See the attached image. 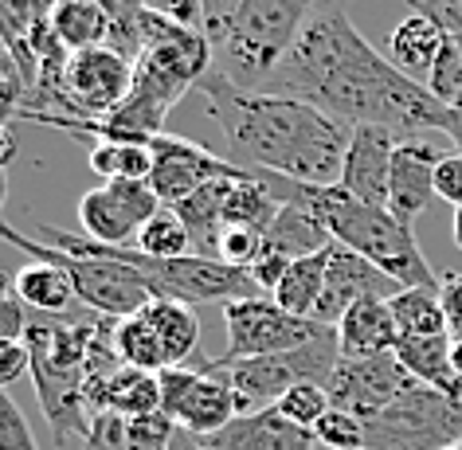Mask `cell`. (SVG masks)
I'll list each match as a JSON object with an SVG mask.
<instances>
[{
  "label": "cell",
  "mask_w": 462,
  "mask_h": 450,
  "mask_svg": "<svg viewBox=\"0 0 462 450\" xmlns=\"http://www.w3.org/2000/svg\"><path fill=\"white\" fill-rule=\"evenodd\" d=\"M349 0L326 5L310 16L302 36L267 78V95L302 98L345 125H384L403 137L443 133L447 106L423 83L388 63L349 20Z\"/></svg>",
  "instance_id": "6da1fadb"
},
{
  "label": "cell",
  "mask_w": 462,
  "mask_h": 450,
  "mask_svg": "<svg viewBox=\"0 0 462 450\" xmlns=\"http://www.w3.org/2000/svg\"><path fill=\"white\" fill-rule=\"evenodd\" d=\"M227 142V161L251 172H279L298 184H337L353 125L267 90H244L219 71H208L196 87Z\"/></svg>",
  "instance_id": "7a4b0ae2"
},
{
  "label": "cell",
  "mask_w": 462,
  "mask_h": 450,
  "mask_svg": "<svg viewBox=\"0 0 462 450\" xmlns=\"http://www.w3.org/2000/svg\"><path fill=\"white\" fill-rule=\"evenodd\" d=\"M259 177L279 204L310 207L329 227L333 243L365 255L392 282H400L403 290L408 286H439V274L431 271L420 243H415V232L403 227L388 207L353 200L341 184H298L291 177H279V172H259Z\"/></svg>",
  "instance_id": "3957f363"
},
{
  "label": "cell",
  "mask_w": 462,
  "mask_h": 450,
  "mask_svg": "<svg viewBox=\"0 0 462 450\" xmlns=\"http://www.w3.org/2000/svg\"><path fill=\"white\" fill-rule=\"evenodd\" d=\"M95 321H63L48 314L28 317V361L32 384H36L43 419H48L55 443L87 438V349Z\"/></svg>",
  "instance_id": "277c9868"
},
{
  "label": "cell",
  "mask_w": 462,
  "mask_h": 450,
  "mask_svg": "<svg viewBox=\"0 0 462 450\" xmlns=\"http://www.w3.org/2000/svg\"><path fill=\"white\" fill-rule=\"evenodd\" d=\"M337 0H244L212 43V71L244 90H263L310 16Z\"/></svg>",
  "instance_id": "5b68a950"
},
{
  "label": "cell",
  "mask_w": 462,
  "mask_h": 450,
  "mask_svg": "<svg viewBox=\"0 0 462 450\" xmlns=\"http://www.w3.org/2000/svg\"><path fill=\"white\" fill-rule=\"evenodd\" d=\"M204 368H212L219 380H227L231 391L239 399V415H255L271 411L294 384H321L329 388L333 372L341 364V344L337 329H326L318 341L302 344L291 353H274V356H251V361H200Z\"/></svg>",
  "instance_id": "8992f818"
},
{
  "label": "cell",
  "mask_w": 462,
  "mask_h": 450,
  "mask_svg": "<svg viewBox=\"0 0 462 450\" xmlns=\"http://www.w3.org/2000/svg\"><path fill=\"white\" fill-rule=\"evenodd\" d=\"M365 423V450H447L462 443V396L415 384Z\"/></svg>",
  "instance_id": "52a82bcc"
},
{
  "label": "cell",
  "mask_w": 462,
  "mask_h": 450,
  "mask_svg": "<svg viewBox=\"0 0 462 450\" xmlns=\"http://www.w3.org/2000/svg\"><path fill=\"white\" fill-rule=\"evenodd\" d=\"M224 309V326H227V353L224 361H251V356H274V353H291L302 344L318 341L326 329L314 317H294L274 302V298H239V302L219 306Z\"/></svg>",
  "instance_id": "ba28073f"
},
{
  "label": "cell",
  "mask_w": 462,
  "mask_h": 450,
  "mask_svg": "<svg viewBox=\"0 0 462 450\" xmlns=\"http://www.w3.org/2000/svg\"><path fill=\"white\" fill-rule=\"evenodd\" d=\"M161 376V411L169 415L180 431L196 438L224 431L227 423L239 419V399L227 380H219L204 364H180L165 368Z\"/></svg>",
  "instance_id": "9c48e42d"
},
{
  "label": "cell",
  "mask_w": 462,
  "mask_h": 450,
  "mask_svg": "<svg viewBox=\"0 0 462 450\" xmlns=\"http://www.w3.org/2000/svg\"><path fill=\"white\" fill-rule=\"evenodd\" d=\"M130 87H134V63L122 51H114L110 43L71 51L63 75V95L67 106H71L67 118H83V122L106 118L125 102Z\"/></svg>",
  "instance_id": "30bf717a"
},
{
  "label": "cell",
  "mask_w": 462,
  "mask_h": 450,
  "mask_svg": "<svg viewBox=\"0 0 462 450\" xmlns=\"http://www.w3.org/2000/svg\"><path fill=\"white\" fill-rule=\"evenodd\" d=\"M157 192L149 180H118V184H98V188L83 192L79 200V224L83 235L106 247H130L137 232L161 212Z\"/></svg>",
  "instance_id": "8fae6325"
},
{
  "label": "cell",
  "mask_w": 462,
  "mask_h": 450,
  "mask_svg": "<svg viewBox=\"0 0 462 450\" xmlns=\"http://www.w3.org/2000/svg\"><path fill=\"white\" fill-rule=\"evenodd\" d=\"M244 172H251V169L189 142V137H177V133L153 137V172H149V188L157 192V200L165 207H177L180 200H189V196L196 188H204L208 180L244 177Z\"/></svg>",
  "instance_id": "7c38bea8"
},
{
  "label": "cell",
  "mask_w": 462,
  "mask_h": 450,
  "mask_svg": "<svg viewBox=\"0 0 462 450\" xmlns=\"http://www.w3.org/2000/svg\"><path fill=\"white\" fill-rule=\"evenodd\" d=\"M415 384V376L400 364L396 353H380V356H356V361L337 364V372L329 380V403L341 411L356 415V419H373L396 403L403 391Z\"/></svg>",
  "instance_id": "4fadbf2b"
},
{
  "label": "cell",
  "mask_w": 462,
  "mask_h": 450,
  "mask_svg": "<svg viewBox=\"0 0 462 450\" xmlns=\"http://www.w3.org/2000/svg\"><path fill=\"white\" fill-rule=\"evenodd\" d=\"M400 290L403 286L392 282L388 274L380 267H373L365 255L333 243L329 247V267H326V286H321V302L314 309V321L337 329V321L349 314L356 302H365V298H396Z\"/></svg>",
  "instance_id": "5bb4252c"
},
{
  "label": "cell",
  "mask_w": 462,
  "mask_h": 450,
  "mask_svg": "<svg viewBox=\"0 0 462 450\" xmlns=\"http://www.w3.org/2000/svg\"><path fill=\"white\" fill-rule=\"evenodd\" d=\"M172 450H321L314 431L282 419L279 411H255L239 415L236 423H227L224 431L196 438L189 431H177Z\"/></svg>",
  "instance_id": "9a60e30c"
},
{
  "label": "cell",
  "mask_w": 462,
  "mask_h": 450,
  "mask_svg": "<svg viewBox=\"0 0 462 450\" xmlns=\"http://www.w3.org/2000/svg\"><path fill=\"white\" fill-rule=\"evenodd\" d=\"M400 137L384 125H353L349 149H345L341 165V188L361 204L388 207V177H392V157H396Z\"/></svg>",
  "instance_id": "2e32d148"
},
{
  "label": "cell",
  "mask_w": 462,
  "mask_h": 450,
  "mask_svg": "<svg viewBox=\"0 0 462 450\" xmlns=\"http://www.w3.org/2000/svg\"><path fill=\"white\" fill-rule=\"evenodd\" d=\"M443 153L423 142V137H403L392 157V177H388V212L400 219L403 227H415L435 196V169Z\"/></svg>",
  "instance_id": "e0dca14e"
},
{
  "label": "cell",
  "mask_w": 462,
  "mask_h": 450,
  "mask_svg": "<svg viewBox=\"0 0 462 450\" xmlns=\"http://www.w3.org/2000/svg\"><path fill=\"white\" fill-rule=\"evenodd\" d=\"M400 337H403V333L396 326V317H392L388 298H365V302H356L349 314L337 321V344H341L345 361L396 353Z\"/></svg>",
  "instance_id": "ac0fdd59"
},
{
  "label": "cell",
  "mask_w": 462,
  "mask_h": 450,
  "mask_svg": "<svg viewBox=\"0 0 462 450\" xmlns=\"http://www.w3.org/2000/svg\"><path fill=\"white\" fill-rule=\"evenodd\" d=\"M443 40L447 32L435 24L431 16L423 13H411L408 20H400L396 28H392L388 36V63L403 71L408 78L427 87V78H431L435 63H439V51H443Z\"/></svg>",
  "instance_id": "d6986e66"
},
{
  "label": "cell",
  "mask_w": 462,
  "mask_h": 450,
  "mask_svg": "<svg viewBox=\"0 0 462 450\" xmlns=\"http://www.w3.org/2000/svg\"><path fill=\"white\" fill-rule=\"evenodd\" d=\"M263 247L279 251L291 262L298 259H310V255H321V251L333 247V235L321 219L310 212V207H298V204H279V216L271 219V227L263 232Z\"/></svg>",
  "instance_id": "ffe728a7"
},
{
  "label": "cell",
  "mask_w": 462,
  "mask_h": 450,
  "mask_svg": "<svg viewBox=\"0 0 462 450\" xmlns=\"http://www.w3.org/2000/svg\"><path fill=\"white\" fill-rule=\"evenodd\" d=\"M396 356L420 384L439 388L447 396H462V380L455 372V341L447 333H439V337H400Z\"/></svg>",
  "instance_id": "44dd1931"
},
{
  "label": "cell",
  "mask_w": 462,
  "mask_h": 450,
  "mask_svg": "<svg viewBox=\"0 0 462 450\" xmlns=\"http://www.w3.org/2000/svg\"><path fill=\"white\" fill-rule=\"evenodd\" d=\"M247 177V172H244ZM236 177H219V180H208L204 188H196L189 200H180L172 212L184 219L192 235V255H208L216 259V243H219V232H224V200H227V184Z\"/></svg>",
  "instance_id": "7402d4cb"
},
{
  "label": "cell",
  "mask_w": 462,
  "mask_h": 450,
  "mask_svg": "<svg viewBox=\"0 0 462 450\" xmlns=\"http://www.w3.org/2000/svg\"><path fill=\"white\" fill-rule=\"evenodd\" d=\"M145 317L153 321V329L161 337L165 364L169 368L189 364L196 353V341H200V317H196V309L184 302H169V298H153V302L145 306Z\"/></svg>",
  "instance_id": "603a6c76"
},
{
  "label": "cell",
  "mask_w": 462,
  "mask_h": 450,
  "mask_svg": "<svg viewBox=\"0 0 462 450\" xmlns=\"http://www.w3.org/2000/svg\"><path fill=\"white\" fill-rule=\"evenodd\" d=\"M16 294L32 314L60 317L63 309L75 302V282H71V274L63 267H55V262L28 259V267L16 271Z\"/></svg>",
  "instance_id": "cb8c5ba5"
},
{
  "label": "cell",
  "mask_w": 462,
  "mask_h": 450,
  "mask_svg": "<svg viewBox=\"0 0 462 450\" xmlns=\"http://www.w3.org/2000/svg\"><path fill=\"white\" fill-rule=\"evenodd\" d=\"M51 32L67 51L102 48L110 40V20L95 0H60L51 13Z\"/></svg>",
  "instance_id": "d4e9b609"
},
{
  "label": "cell",
  "mask_w": 462,
  "mask_h": 450,
  "mask_svg": "<svg viewBox=\"0 0 462 450\" xmlns=\"http://www.w3.org/2000/svg\"><path fill=\"white\" fill-rule=\"evenodd\" d=\"M118 411L125 419H142V415L161 411V376L142 372V368L125 364L122 372H114L102 391V415Z\"/></svg>",
  "instance_id": "484cf974"
},
{
  "label": "cell",
  "mask_w": 462,
  "mask_h": 450,
  "mask_svg": "<svg viewBox=\"0 0 462 450\" xmlns=\"http://www.w3.org/2000/svg\"><path fill=\"white\" fill-rule=\"evenodd\" d=\"M326 267H329V251L291 262V271L282 274L279 290H274L271 298L286 309V314H294V317H314V309H318V302H321V286H326Z\"/></svg>",
  "instance_id": "4316f807"
},
{
  "label": "cell",
  "mask_w": 462,
  "mask_h": 450,
  "mask_svg": "<svg viewBox=\"0 0 462 450\" xmlns=\"http://www.w3.org/2000/svg\"><path fill=\"white\" fill-rule=\"evenodd\" d=\"M388 306H392V317H396L403 337H439V333H447L439 286H408V290H400L396 298H388Z\"/></svg>",
  "instance_id": "83f0119b"
},
{
  "label": "cell",
  "mask_w": 462,
  "mask_h": 450,
  "mask_svg": "<svg viewBox=\"0 0 462 450\" xmlns=\"http://www.w3.org/2000/svg\"><path fill=\"white\" fill-rule=\"evenodd\" d=\"M114 344H118V353H122V364H130V368H142V372H165L169 368L161 337H157L153 321L145 317V309L134 317L114 321Z\"/></svg>",
  "instance_id": "f1b7e54d"
},
{
  "label": "cell",
  "mask_w": 462,
  "mask_h": 450,
  "mask_svg": "<svg viewBox=\"0 0 462 450\" xmlns=\"http://www.w3.org/2000/svg\"><path fill=\"white\" fill-rule=\"evenodd\" d=\"M90 169L102 177V184L118 180H149L153 172V145L137 142H98L90 149Z\"/></svg>",
  "instance_id": "f546056e"
},
{
  "label": "cell",
  "mask_w": 462,
  "mask_h": 450,
  "mask_svg": "<svg viewBox=\"0 0 462 450\" xmlns=\"http://www.w3.org/2000/svg\"><path fill=\"white\" fill-rule=\"evenodd\" d=\"M134 247L149 259H184L192 247V235L184 227V219L172 212V207H161V212L149 219V224L137 232Z\"/></svg>",
  "instance_id": "4dcf8cb0"
},
{
  "label": "cell",
  "mask_w": 462,
  "mask_h": 450,
  "mask_svg": "<svg viewBox=\"0 0 462 450\" xmlns=\"http://www.w3.org/2000/svg\"><path fill=\"white\" fill-rule=\"evenodd\" d=\"M95 5L110 20V40L106 43L134 63L137 51H142V43H137V20H142V13H145V0H95Z\"/></svg>",
  "instance_id": "1f68e13d"
},
{
  "label": "cell",
  "mask_w": 462,
  "mask_h": 450,
  "mask_svg": "<svg viewBox=\"0 0 462 450\" xmlns=\"http://www.w3.org/2000/svg\"><path fill=\"white\" fill-rule=\"evenodd\" d=\"M333 408L329 403V391L321 388V384H294L286 396L274 403V411L282 415V419H291L298 427H306V431H314L318 419Z\"/></svg>",
  "instance_id": "d6a6232c"
},
{
  "label": "cell",
  "mask_w": 462,
  "mask_h": 450,
  "mask_svg": "<svg viewBox=\"0 0 462 450\" xmlns=\"http://www.w3.org/2000/svg\"><path fill=\"white\" fill-rule=\"evenodd\" d=\"M259 255H263V232L259 227L227 224L224 232H219V243H216L219 262H227V267H236V271H251Z\"/></svg>",
  "instance_id": "836d02e7"
},
{
  "label": "cell",
  "mask_w": 462,
  "mask_h": 450,
  "mask_svg": "<svg viewBox=\"0 0 462 450\" xmlns=\"http://www.w3.org/2000/svg\"><path fill=\"white\" fill-rule=\"evenodd\" d=\"M314 438L321 450H365V423L341 408H329L318 419Z\"/></svg>",
  "instance_id": "e575fe53"
},
{
  "label": "cell",
  "mask_w": 462,
  "mask_h": 450,
  "mask_svg": "<svg viewBox=\"0 0 462 450\" xmlns=\"http://www.w3.org/2000/svg\"><path fill=\"white\" fill-rule=\"evenodd\" d=\"M28 317H32V309L20 302L16 279L0 271V344H20V341H24Z\"/></svg>",
  "instance_id": "d590c367"
},
{
  "label": "cell",
  "mask_w": 462,
  "mask_h": 450,
  "mask_svg": "<svg viewBox=\"0 0 462 450\" xmlns=\"http://www.w3.org/2000/svg\"><path fill=\"white\" fill-rule=\"evenodd\" d=\"M28 98V78L20 71V63L0 48V122H13L20 106Z\"/></svg>",
  "instance_id": "8d00e7d4"
},
{
  "label": "cell",
  "mask_w": 462,
  "mask_h": 450,
  "mask_svg": "<svg viewBox=\"0 0 462 450\" xmlns=\"http://www.w3.org/2000/svg\"><path fill=\"white\" fill-rule=\"evenodd\" d=\"M0 450H40L36 435L8 391H0Z\"/></svg>",
  "instance_id": "74e56055"
},
{
  "label": "cell",
  "mask_w": 462,
  "mask_h": 450,
  "mask_svg": "<svg viewBox=\"0 0 462 450\" xmlns=\"http://www.w3.org/2000/svg\"><path fill=\"white\" fill-rule=\"evenodd\" d=\"M439 302H443L450 341L462 337V274H439Z\"/></svg>",
  "instance_id": "f35d334b"
},
{
  "label": "cell",
  "mask_w": 462,
  "mask_h": 450,
  "mask_svg": "<svg viewBox=\"0 0 462 450\" xmlns=\"http://www.w3.org/2000/svg\"><path fill=\"white\" fill-rule=\"evenodd\" d=\"M435 196L462 207V153H447L435 169Z\"/></svg>",
  "instance_id": "ab89813d"
},
{
  "label": "cell",
  "mask_w": 462,
  "mask_h": 450,
  "mask_svg": "<svg viewBox=\"0 0 462 450\" xmlns=\"http://www.w3.org/2000/svg\"><path fill=\"white\" fill-rule=\"evenodd\" d=\"M411 13L431 16L443 32L462 36V0H411Z\"/></svg>",
  "instance_id": "60d3db41"
},
{
  "label": "cell",
  "mask_w": 462,
  "mask_h": 450,
  "mask_svg": "<svg viewBox=\"0 0 462 450\" xmlns=\"http://www.w3.org/2000/svg\"><path fill=\"white\" fill-rule=\"evenodd\" d=\"M145 8H149V13H157V16H169V20H180V24H192V28H200V20H204L200 0H145Z\"/></svg>",
  "instance_id": "b9f144b4"
},
{
  "label": "cell",
  "mask_w": 462,
  "mask_h": 450,
  "mask_svg": "<svg viewBox=\"0 0 462 450\" xmlns=\"http://www.w3.org/2000/svg\"><path fill=\"white\" fill-rule=\"evenodd\" d=\"M239 5H244V0H200V8H204V20H200L204 36H216V32L224 28L231 16H236Z\"/></svg>",
  "instance_id": "7bdbcfd3"
},
{
  "label": "cell",
  "mask_w": 462,
  "mask_h": 450,
  "mask_svg": "<svg viewBox=\"0 0 462 450\" xmlns=\"http://www.w3.org/2000/svg\"><path fill=\"white\" fill-rule=\"evenodd\" d=\"M443 133L455 142V153H462V98L455 106H447V122H443Z\"/></svg>",
  "instance_id": "ee69618b"
},
{
  "label": "cell",
  "mask_w": 462,
  "mask_h": 450,
  "mask_svg": "<svg viewBox=\"0 0 462 450\" xmlns=\"http://www.w3.org/2000/svg\"><path fill=\"white\" fill-rule=\"evenodd\" d=\"M16 161V137H13V125L0 122V169H8Z\"/></svg>",
  "instance_id": "f6af8a7d"
},
{
  "label": "cell",
  "mask_w": 462,
  "mask_h": 450,
  "mask_svg": "<svg viewBox=\"0 0 462 450\" xmlns=\"http://www.w3.org/2000/svg\"><path fill=\"white\" fill-rule=\"evenodd\" d=\"M450 239H455V247L462 251V207H455V219H450Z\"/></svg>",
  "instance_id": "bcb514c9"
},
{
  "label": "cell",
  "mask_w": 462,
  "mask_h": 450,
  "mask_svg": "<svg viewBox=\"0 0 462 450\" xmlns=\"http://www.w3.org/2000/svg\"><path fill=\"white\" fill-rule=\"evenodd\" d=\"M8 200V169H0V207Z\"/></svg>",
  "instance_id": "7dc6e473"
},
{
  "label": "cell",
  "mask_w": 462,
  "mask_h": 450,
  "mask_svg": "<svg viewBox=\"0 0 462 450\" xmlns=\"http://www.w3.org/2000/svg\"><path fill=\"white\" fill-rule=\"evenodd\" d=\"M455 372H458V380H462V337L455 341Z\"/></svg>",
  "instance_id": "c3c4849f"
},
{
  "label": "cell",
  "mask_w": 462,
  "mask_h": 450,
  "mask_svg": "<svg viewBox=\"0 0 462 450\" xmlns=\"http://www.w3.org/2000/svg\"><path fill=\"white\" fill-rule=\"evenodd\" d=\"M447 450H462V443H455V446H447Z\"/></svg>",
  "instance_id": "681fc988"
},
{
  "label": "cell",
  "mask_w": 462,
  "mask_h": 450,
  "mask_svg": "<svg viewBox=\"0 0 462 450\" xmlns=\"http://www.w3.org/2000/svg\"><path fill=\"white\" fill-rule=\"evenodd\" d=\"M0 48H5V40H0Z\"/></svg>",
  "instance_id": "f907efd6"
}]
</instances>
